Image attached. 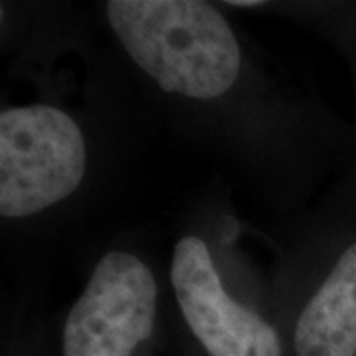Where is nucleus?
<instances>
[{
	"label": "nucleus",
	"mask_w": 356,
	"mask_h": 356,
	"mask_svg": "<svg viewBox=\"0 0 356 356\" xmlns=\"http://www.w3.org/2000/svg\"><path fill=\"white\" fill-rule=\"evenodd\" d=\"M255 356H281V344L280 334L271 325H267L264 331L259 332L257 341L254 344Z\"/></svg>",
	"instance_id": "6"
},
{
	"label": "nucleus",
	"mask_w": 356,
	"mask_h": 356,
	"mask_svg": "<svg viewBox=\"0 0 356 356\" xmlns=\"http://www.w3.org/2000/svg\"><path fill=\"white\" fill-rule=\"evenodd\" d=\"M170 281L182 315L210 356H250L267 323L226 293L200 238L177 243Z\"/></svg>",
	"instance_id": "4"
},
{
	"label": "nucleus",
	"mask_w": 356,
	"mask_h": 356,
	"mask_svg": "<svg viewBox=\"0 0 356 356\" xmlns=\"http://www.w3.org/2000/svg\"><path fill=\"white\" fill-rule=\"evenodd\" d=\"M261 0H229V6H259Z\"/></svg>",
	"instance_id": "7"
},
{
	"label": "nucleus",
	"mask_w": 356,
	"mask_h": 356,
	"mask_svg": "<svg viewBox=\"0 0 356 356\" xmlns=\"http://www.w3.org/2000/svg\"><path fill=\"white\" fill-rule=\"evenodd\" d=\"M107 20L131 60L166 93L214 99L238 79L240 44L202 0H109Z\"/></svg>",
	"instance_id": "1"
},
{
	"label": "nucleus",
	"mask_w": 356,
	"mask_h": 356,
	"mask_svg": "<svg viewBox=\"0 0 356 356\" xmlns=\"http://www.w3.org/2000/svg\"><path fill=\"white\" fill-rule=\"evenodd\" d=\"M156 295L154 275L139 257L107 254L67 315L64 356H131L153 332Z\"/></svg>",
	"instance_id": "3"
},
{
	"label": "nucleus",
	"mask_w": 356,
	"mask_h": 356,
	"mask_svg": "<svg viewBox=\"0 0 356 356\" xmlns=\"http://www.w3.org/2000/svg\"><path fill=\"white\" fill-rule=\"evenodd\" d=\"M86 140L77 123L51 105L0 113V214L32 216L76 191L86 175Z\"/></svg>",
	"instance_id": "2"
},
{
	"label": "nucleus",
	"mask_w": 356,
	"mask_h": 356,
	"mask_svg": "<svg viewBox=\"0 0 356 356\" xmlns=\"http://www.w3.org/2000/svg\"><path fill=\"white\" fill-rule=\"evenodd\" d=\"M295 348L297 356H356V243L303 309Z\"/></svg>",
	"instance_id": "5"
}]
</instances>
